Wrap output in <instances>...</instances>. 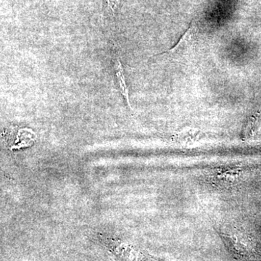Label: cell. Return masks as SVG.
I'll return each instance as SVG.
<instances>
[{"label":"cell","instance_id":"cell-3","mask_svg":"<svg viewBox=\"0 0 261 261\" xmlns=\"http://www.w3.org/2000/svg\"><path fill=\"white\" fill-rule=\"evenodd\" d=\"M196 31L197 28L195 25H191L190 28H189L187 32L184 34L183 37L178 41L176 45L165 54L169 56L170 58H176V59H178V57L184 56V54L190 49V46H192Z\"/></svg>","mask_w":261,"mask_h":261},{"label":"cell","instance_id":"cell-4","mask_svg":"<svg viewBox=\"0 0 261 261\" xmlns=\"http://www.w3.org/2000/svg\"><path fill=\"white\" fill-rule=\"evenodd\" d=\"M115 74H116L117 82H118V87H119L120 92L128 105V107H130L129 102V92H128V86H127L126 78H125L124 72H123V66L120 60L117 59L114 63Z\"/></svg>","mask_w":261,"mask_h":261},{"label":"cell","instance_id":"cell-2","mask_svg":"<svg viewBox=\"0 0 261 261\" xmlns=\"http://www.w3.org/2000/svg\"><path fill=\"white\" fill-rule=\"evenodd\" d=\"M243 171L236 167L216 168L206 173L204 179L208 185L222 190L238 186L243 179Z\"/></svg>","mask_w":261,"mask_h":261},{"label":"cell","instance_id":"cell-1","mask_svg":"<svg viewBox=\"0 0 261 261\" xmlns=\"http://www.w3.org/2000/svg\"><path fill=\"white\" fill-rule=\"evenodd\" d=\"M219 234L225 246L237 260L255 261V251L248 237L237 227H224Z\"/></svg>","mask_w":261,"mask_h":261}]
</instances>
